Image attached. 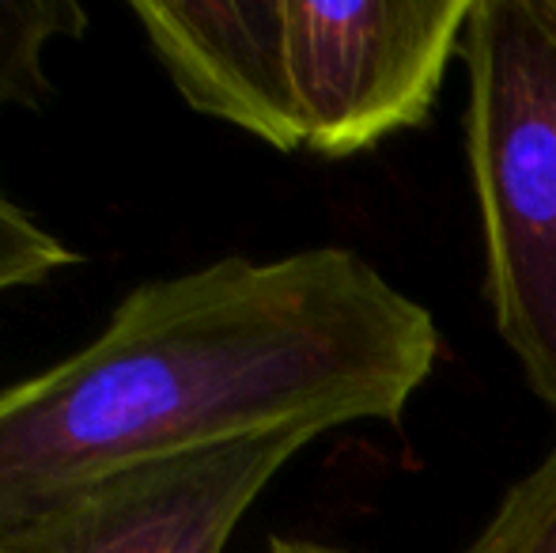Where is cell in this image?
<instances>
[{
	"label": "cell",
	"mask_w": 556,
	"mask_h": 553,
	"mask_svg": "<svg viewBox=\"0 0 556 553\" xmlns=\"http://www.w3.org/2000/svg\"><path fill=\"white\" fill-rule=\"evenodd\" d=\"M435 361V318L349 247L148 280L96 341L0 391V527L186 451L397 425Z\"/></svg>",
	"instance_id": "cell-1"
},
{
	"label": "cell",
	"mask_w": 556,
	"mask_h": 553,
	"mask_svg": "<svg viewBox=\"0 0 556 553\" xmlns=\"http://www.w3.org/2000/svg\"><path fill=\"white\" fill-rule=\"evenodd\" d=\"M462 58L484 292L556 417V0H473Z\"/></svg>",
	"instance_id": "cell-2"
},
{
	"label": "cell",
	"mask_w": 556,
	"mask_h": 553,
	"mask_svg": "<svg viewBox=\"0 0 556 553\" xmlns=\"http://www.w3.org/2000/svg\"><path fill=\"white\" fill-rule=\"evenodd\" d=\"M469 12L473 0H285V88L300 148L349 160L425 126Z\"/></svg>",
	"instance_id": "cell-3"
},
{
	"label": "cell",
	"mask_w": 556,
	"mask_h": 553,
	"mask_svg": "<svg viewBox=\"0 0 556 553\" xmlns=\"http://www.w3.org/2000/svg\"><path fill=\"white\" fill-rule=\"evenodd\" d=\"M315 436L285 428L91 481L0 527V553H224L250 504Z\"/></svg>",
	"instance_id": "cell-4"
},
{
	"label": "cell",
	"mask_w": 556,
	"mask_h": 553,
	"mask_svg": "<svg viewBox=\"0 0 556 553\" xmlns=\"http://www.w3.org/2000/svg\"><path fill=\"white\" fill-rule=\"evenodd\" d=\"M132 15L193 111L300 152L285 88V0H137Z\"/></svg>",
	"instance_id": "cell-5"
},
{
	"label": "cell",
	"mask_w": 556,
	"mask_h": 553,
	"mask_svg": "<svg viewBox=\"0 0 556 553\" xmlns=\"http://www.w3.org/2000/svg\"><path fill=\"white\" fill-rule=\"evenodd\" d=\"M88 12L68 0H0V111L38 106L53 96L46 50L58 38H80Z\"/></svg>",
	"instance_id": "cell-6"
},
{
	"label": "cell",
	"mask_w": 556,
	"mask_h": 553,
	"mask_svg": "<svg viewBox=\"0 0 556 553\" xmlns=\"http://www.w3.org/2000/svg\"><path fill=\"white\" fill-rule=\"evenodd\" d=\"M462 553H556V443L507 489Z\"/></svg>",
	"instance_id": "cell-7"
},
{
	"label": "cell",
	"mask_w": 556,
	"mask_h": 553,
	"mask_svg": "<svg viewBox=\"0 0 556 553\" xmlns=\"http://www.w3.org/2000/svg\"><path fill=\"white\" fill-rule=\"evenodd\" d=\"M76 262H80V254L50 228H42L0 186V292L46 285Z\"/></svg>",
	"instance_id": "cell-8"
},
{
	"label": "cell",
	"mask_w": 556,
	"mask_h": 553,
	"mask_svg": "<svg viewBox=\"0 0 556 553\" xmlns=\"http://www.w3.org/2000/svg\"><path fill=\"white\" fill-rule=\"evenodd\" d=\"M269 553H349V550L323 546V542H303V539H273Z\"/></svg>",
	"instance_id": "cell-9"
}]
</instances>
